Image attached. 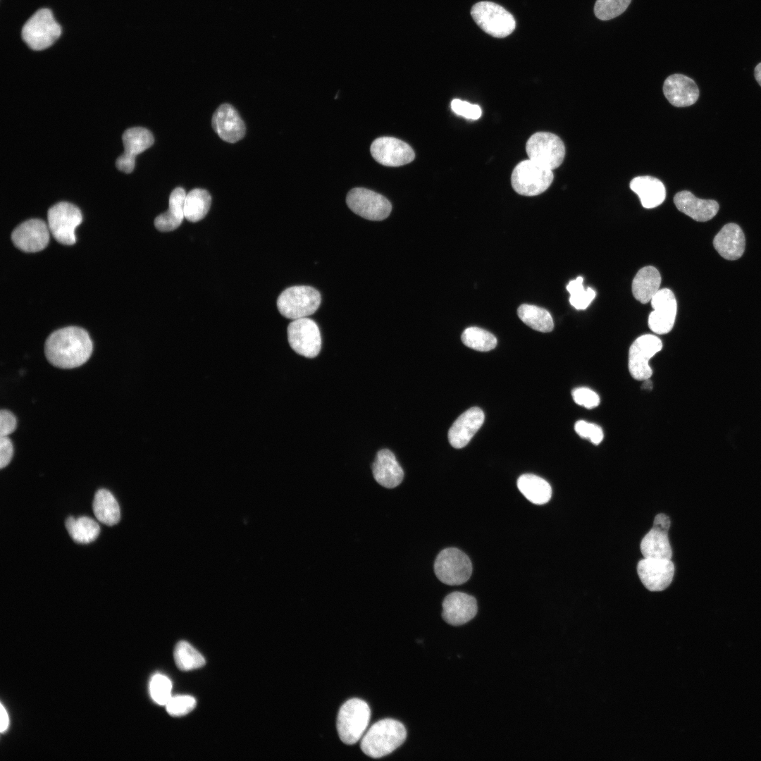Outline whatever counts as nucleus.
<instances>
[{
  "mask_svg": "<svg viewBox=\"0 0 761 761\" xmlns=\"http://www.w3.org/2000/svg\"><path fill=\"white\" fill-rule=\"evenodd\" d=\"M16 416L9 411L2 409L0 412V437L8 436L16 428Z\"/></svg>",
  "mask_w": 761,
  "mask_h": 761,
  "instance_id": "nucleus-44",
  "label": "nucleus"
},
{
  "mask_svg": "<svg viewBox=\"0 0 761 761\" xmlns=\"http://www.w3.org/2000/svg\"><path fill=\"white\" fill-rule=\"evenodd\" d=\"M375 480L382 486L393 488L401 483L404 471L395 454L388 449L378 452L372 465Z\"/></svg>",
  "mask_w": 761,
  "mask_h": 761,
  "instance_id": "nucleus-24",
  "label": "nucleus"
},
{
  "mask_svg": "<svg viewBox=\"0 0 761 761\" xmlns=\"http://www.w3.org/2000/svg\"><path fill=\"white\" fill-rule=\"evenodd\" d=\"M461 338L466 346L480 352H488L494 349L497 342L494 335L478 327L466 328Z\"/></svg>",
  "mask_w": 761,
  "mask_h": 761,
  "instance_id": "nucleus-36",
  "label": "nucleus"
},
{
  "mask_svg": "<svg viewBox=\"0 0 761 761\" xmlns=\"http://www.w3.org/2000/svg\"><path fill=\"white\" fill-rule=\"evenodd\" d=\"M630 188L638 196L642 206L645 209L660 206L666 198V189L662 182L650 175L633 178Z\"/></svg>",
  "mask_w": 761,
  "mask_h": 761,
  "instance_id": "nucleus-26",
  "label": "nucleus"
},
{
  "mask_svg": "<svg viewBox=\"0 0 761 761\" xmlns=\"http://www.w3.org/2000/svg\"><path fill=\"white\" fill-rule=\"evenodd\" d=\"M214 131L224 141L235 143L245 134V125L237 111L228 104L221 105L212 117Z\"/></svg>",
  "mask_w": 761,
  "mask_h": 761,
  "instance_id": "nucleus-21",
  "label": "nucleus"
},
{
  "mask_svg": "<svg viewBox=\"0 0 761 761\" xmlns=\"http://www.w3.org/2000/svg\"><path fill=\"white\" fill-rule=\"evenodd\" d=\"M661 276L652 266L641 268L632 282L633 297L642 304H646L660 290Z\"/></svg>",
  "mask_w": 761,
  "mask_h": 761,
  "instance_id": "nucleus-28",
  "label": "nucleus"
},
{
  "mask_svg": "<svg viewBox=\"0 0 761 761\" xmlns=\"http://www.w3.org/2000/svg\"><path fill=\"white\" fill-rule=\"evenodd\" d=\"M13 454V447L8 436L0 438V467L6 466L11 462Z\"/></svg>",
  "mask_w": 761,
  "mask_h": 761,
  "instance_id": "nucleus-45",
  "label": "nucleus"
},
{
  "mask_svg": "<svg viewBox=\"0 0 761 761\" xmlns=\"http://www.w3.org/2000/svg\"><path fill=\"white\" fill-rule=\"evenodd\" d=\"M124 152L117 159V168L125 173H131L135 163V157L150 147L154 143L151 132L142 127L126 130L122 137Z\"/></svg>",
  "mask_w": 761,
  "mask_h": 761,
  "instance_id": "nucleus-18",
  "label": "nucleus"
},
{
  "mask_svg": "<svg viewBox=\"0 0 761 761\" xmlns=\"http://www.w3.org/2000/svg\"><path fill=\"white\" fill-rule=\"evenodd\" d=\"M287 338L291 348L297 354L314 358L320 352L321 337L317 324L307 317L293 320L287 326Z\"/></svg>",
  "mask_w": 761,
  "mask_h": 761,
  "instance_id": "nucleus-13",
  "label": "nucleus"
},
{
  "mask_svg": "<svg viewBox=\"0 0 761 761\" xmlns=\"http://www.w3.org/2000/svg\"><path fill=\"white\" fill-rule=\"evenodd\" d=\"M92 341L83 328L68 326L55 330L44 344V353L53 366L73 369L84 364L91 357Z\"/></svg>",
  "mask_w": 761,
  "mask_h": 761,
  "instance_id": "nucleus-1",
  "label": "nucleus"
},
{
  "mask_svg": "<svg viewBox=\"0 0 761 761\" xmlns=\"http://www.w3.org/2000/svg\"><path fill=\"white\" fill-rule=\"evenodd\" d=\"M211 203L209 193L203 189H194L186 194L184 204L185 218L197 222L205 217Z\"/></svg>",
  "mask_w": 761,
  "mask_h": 761,
  "instance_id": "nucleus-34",
  "label": "nucleus"
},
{
  "mask_svg": "<svg viewBox=\"0 0 761 761\" xmlns=\"http://www.w3.org/2000/svg\"><path fill=\"white\" fill-rule=\"evenodd\" d=\"M407 738V731L400 722L384 719L374 723L364 734L360 743L363 753L372 757L385 756L400 747Z\"/></svg>",
  "mask_w": 761,
  "mask_h": 761,
  "instance_id": "nucleus-2",
  "label": "nucleus"
},
{
  "mask_svg": "<svg viewBox=\"0 0 761 761\" xmlns=\"http://www.w3.org/2000/svg\"><path fill=\"white\" fill-rule=\"evenodd\" d=\"M149 689L153 700L160 705H166L171 698L172 684L164 675H154L151 680Z\"/></svg>",
  "mask_w": 761,
  "mask_h": 761,
  "instance_id": "nucleus-39",
  "label": "nucleus"
},
{
  "mask_svg": "<svg viewBox=\"0 0 761 761\" xmlns=\"http://www.w3.org/2000/svg\"><path fill=\"white\" fill-rule=\"evenodd\" d=\"M48 225L41 219L24 221L11 234L15 246L25 252H37L44 249L49 240Z\"/></svg>",
  "mask_w": 761,
  "mask_h": 761,
  "instance_id": "nucleus-17",
  "label": "nucleus"
},
{
  "mask_svg": "<svg viewBox=\"0 0 761 761\" xmlns=\"http://www.w3.org/2000/svg\"><path fill=\"white\" fill-rule=\"evenodd\" d=\"M517 487L528 500L536 505L545 504L551 498L550 485L536 475L526 474L520 476Z\"/></svg>",
  "mask_w": 761,
  "mask_h": 761,
  "instance_id": "nucleus-29",
  "label": "nucleus"
},
{
  "mask_svg": "<svg viewBox=\"0 0 761 761\" xmlns=\"http://www.w3.org/2000/svg\"><path fill=\"white\" fill-rule=\"evenodd\" d=\"M321 302V294L315 288L306 285L292 286L279 295L277 307L283 316L295 320L313 314Z\"/></svg>",
  "mask_w": 761,
  "mask_h": 761,
  "instance_id": "nucleus-5",
  "label": "nucleus"
},
{
  "mask_svg": "<svg viewBox=\"0 0 761 761\" xmlns=\"http://www.w3.org/2000/svg\"><path fill=\"white\" fill-rule=\"evenodd\" d=\"M346 203L354 213L371 221H382L392 211V204L387 198L364 187L352 189L347 193Z\"/></svg>",
  "mask_w": 761,
  "mask_h": 761,
  "instance_id": "nucleus-11",
  "label": "nucleus"
},
{
  "mask_svg": "<svg viewBox=\"0 0 761 761\" xmlns=\"http://www.w3.org/2000/svg\"><path fill=\"white\" fill-rule=\"evenodd\" d=\"M66 527L72 539L81 544L93 542L100 533L98 523L87 516H70L66 521Z\"/></svg>",
  "mask_w": 761,
  "mask_h": 761,
  "instance_id": "nucleus-32",
  "label": "nucleus"
},
{
  "mask_svg": "<svg viewBox=\"0 0 761 761\" xmlns=\"http://www.w3.org/2000/svg\"><path fill=\"white\" fill-rule=\"evenodd\" d=\"M583 282V278L579 276L575 280L569 281L567 285V290L570 294L569 302L578 310L586 309L596 295L592 288L588 287L585 290Z\"/></svg>",
  "mask_w": 761,
  "mask_h": 761,
  "instance_id": "nucleus-37",
  "label": "nucleus"
},
{
  "mask_svg": "<svg viewBox=\"0 0 761 761\" xmlns=\"http://www.w3.org/2000/svg\"><path fill=\"white\" fill-rule=\"evenodd\" d=\"M574 429L580 437L589 440L595 445H599L604 437L601 427L595 423L583 420L576 421Z\"/></svg>",
  "mask_w": 761,
  "mask_h": 761,
  "instance_id": "nucleus-41",
  "label": "nucleus"
},
{
  "mask_svg": "<svg viewBox=\"0 0 761 761\" xmlns=\"http://www.w3.org/2000/svg\"><path fill=\"white\" fill-rule=\"evenodd\" d=\"M196 704V700L191 695H178L171 697L166 707L169 714L180 717L191 712Z\"/></svg>",
  "mask_w": 761,
  "mask_h": 761,
  "instance_id": "nucleus-40",
  "label": "nucleus"
},
{
  "mask_svg": "<svg viewBox=\"0 0 761 761\" xmlns=\"http://www.w3.org/2000/svg\"><path fill=\"white\" fill-rule=\"evenodd\" d=\"M554 178L552 170L527 159L519 162L513 169L511 183L518 194L536 196L545 192Z\"/></svg>",
  "mask_w": 761,
  "mask_h": 761,
  "instance_id": "nucleus-6",
  "label": "nucleus"
},
{
  "mask_svg": "<svg viewBox=\"0 0 761 761\" xmlns=\"http://www.w3.org/2000/svg\"><path fill=\"white\" fill-rule=\"evenodd\" d=\"M477 610L475 598L464 593L453 592L443 602L442 617L447 624L459 626L471 620Z\"/></svg>",
  "mask_w": 761,
  "mask_h": 761,
  "instance_id": "nucleus-19",
  "label": "nucleus"
},
{
  "mask_svg": "<svg viewBox=\"0 0 761 761\" xmlns=\"http://www.w3.org/2000/svg\"><path fill=\"white\" fill-rule=\"evenodd\" d=\"M434 571L441 582L452 586L460 585L470 578L472 564L464 552L455 547H449L438 555Z\"/></svg>",
  "mask_w": 761,
  "mask_h": 761,
  "instance_id": "nucleus-9",
  "label": "nucleus"
},
{
  "mask_svg": "<svg viewBox=\"0 0 761 761\" xmlns=\"http://www.w3.org/2000/svg\"><path fill=\"white\" fill-rule=\"evenodd\" d=\"M371 717V709L364 700L352 698L340 708L337 730L340 740L347 745L356 743L364 736Z\"/></svg>",
  "mask_w": 761,
  "mask_h": 761,
  "instance_id": "nucleus-3",
  "label": "nucleus"
},
{
  "mask_svg": "<svg viewBox=\"0 0 761 761\" xmlns=\"http://www.w3.org/2000/svg\"><path fill=\"white\" fill-rule=\"evenodd\" d=\"M641 551L645 558L671 559L672 550L667 532L652 527L642 539Z\"/></svg>",
  "mask_w": 761,
  "mask_h": 761,
  "instance_id": "nucleus-30",
  "label": "nucleus"
},
{
  "mask_svg": "<svg viewBox=\"0 0 761 761\" xmlns=\"http://www.w3.org/2000/svg\"><path fill=\"white\" fill-rule=\"evenodd\" d=\"M662 348V340L652 334H645L637 338L629 351V371L637 380H645L652 375L649 361Z\"/></svg>",
  "mask_w": 761,
  "mask_h": 761,
  "instance_id": "nucleus-12",
  "label": "nucleus"
},
{
  "mask_svg": "<svg viewBox=\"0 0 761 761\" xmlns=\"http://www.w3.org/2000/svg\"><path fill=\"white\" fill-rule=\"evenodd\" d=\"M517 314L525 324L537 331L547 333L554 328L551 314L543 308L524 304L518 308Z\"/></svg>",
  "mask_w": 761,
  "mask_h": 761,
  "instance_id": "nucleus-33",
  "label": "nucleus"
},
{
  "mask_svg": "<svg viewBox=\"0 0 761 761\" xmlns=\"http://www.w3.org/2000/svg\"><path fill=\"white\" fill-rule=\"evenodd\" d=\"M92 509L98 521L108 526L116 524L120 518L119 505L112 495L106 489H100L95 493Z\"/></svg>",
  "mask_w": 761,
  "mask_h": 761,
  "instance_id": "nucleus-31",
  "label": "nucleus"
},
{
  "mask_svg": "<svg viewBox=\"0 0 761 761\" xmlns=\"http://www.w3.org/2000/svg\"><path fill=\"white\" fill-rule=\"evenodd\" d=\"M481 409L471 407L462 413L453 423L448 432L450 445L457 449L465 447L479 430L484 421Z\"/></svg>",
  "mask_w": 761,
  "mask_h": 761,
  "instance_id": "nucleus-22",
  "label": "nucleus"
},
{
  "mask_svg": "<svg viewBox=\"0 0 761 761\" xmlns=\"http://www.w3.org/2000/svg\"><path fill=\"white\" fill-rule=\"evenodd\" d=\"M671 521L667 515L664 514H658L654 519L653 527L658 529L668 531L670 527Z\"/></svg>",
  "mask_w": 761,
  "mask_h": 761,
  "instance_id": "nucleus-46",
  "label": "nucleus"
},
{
  "mask_svg": "<svg viewBox=\"0 0 761 761\" xmlns=\"http://www.w3.org/2000/svg\"><path fill=\"white\" fill-rule=\"evenodd\" d=\"M61 27L56 21L51 10L41 8L25 23L22 29L24 42L33 50L40 51L51 47L61 36Z\"/></svg>",
  "mask_w": 761,
  "mask_h": 761,
  "instance_id": "nucleus-4",
  "label": "nucleus"
},
{
  "mask_svg": "<svg viewBox=\"0 0 761 761\" xmlns=\"http://www.w3.org/2000/svg\"><path fill=\"white\" fill-rule=\"evenodd\" d=\"M451 109L456 114L471 120L478 119L482 113L478 105L472 104L458 99H453L451 101Z\"/></svg>",
  "mask_w": 761,
  "mask_h": 761,
  "instance_id": "nucleus-43",
  "label": "nucleus"
},
{
  "mask_svg": "<svg viewBox=\"0 0 761 761\" xmlns=\"http://www.w3.org/2000/svg\"><path fill=\"white\" fill-rule=\"evenodd\" d=\"M571 396L577 404L589 409L598 407L600 402L599 395L593 390L586 387L574 389Z\"/></svg>",
  "mask_w": 761,
  "mask_h": 761,
  "instance_id": "nucleus-42",
  "label": "nucleus"
},
{
  "mask_svg": "<svg viewBox=\"0 0 761 761\" xmlns=\"http://www.w3.org/2000/svg\"><path fill=\"white\" fill-rule=\"evenodd\" d=\"M653 311L648 316V326L657 334L668 333L674 327L677 303L673 292L668 288L660 289L651 299Z\"/></svg>",
  "mask_w": 761,
  "mask_h": 761,
  "instance_id": "nucleus-15",
  "label": "nucleus"
},
{
  "mask_svg": "<svg viewBox=\"0 0 761 761\" xmlns=\"http://www.w3.org/2000/svg\"><path fill=\"white\" fill-rule=\"evenodd\" d=\"M637 572L647 589L661 591L672 583L674 565L671 559L644 557L638 563Z\"/></svg>",
  "mask_w": 761,
  "mask_h": 761,
  "instance_id": "nucleus-16",
  "label": "nucleus"
},
{
  "mask_svg": "<svg viewBox=\"0 0 761 761\" xmlns=\"http://www.w3.org/2000/svg\"><path fill=\"white\" fill-rule=\"evenodd\" d=\"M529 159L554 170L563 162L565 147L557 135L548 132H538L532 135L526 144Z\"/></svg>",
  "mask_w": 761,
  "mask_h": 761,
  "instance_id": "nucleus-8",
  "label": "nucleus"
},
{
  "mask_svg": "<svg viewBox=\"0 0 761 761\" xmlns=\"http://www.w3.org/2000/svg\"><path fill=\"white\" fill-rule=\"evenodd\" d=\"M471 15L485 32L494 37H505L516 27L513 16L501 6L493 2L481 1L474 4Z\"/></svg>",
  "mask_w": 761,
  "mask_h": 761,
  "instance_id": "nucleus-7",
  "label": "nucleus"
},
{
  "mask_svg": "<svg viewBox=\"0 0 761 761\" xmlns=\"http://www.w3.org/2000/svg\"><path fill=\"white\" fill-rule=\"evenodd\" d=\"M48 227L53 237L61 244L73 245L75 230L82 221L80 210L69 202H59L47 212Z\"/></svg>",
  "mask_w": 761,
  "mask_h": 761,
  "instance_id": "nucleus-10",
  "label": "nucleus"
},
{
  "mask_svg": "<svg viewBox=\"0 0 761 761\" xmlns=\"http://www.w3.org/2000/svg\"><path fill=\"white\" fill-rule=\"evenodd\" d=\"M174 660L178 669L189 671L205 664L204 657L188 642L181 641L174 650Z\"/></svg>",
  "mask_w": 761,
  "mask_h": 761,
  "instance_id": "nucleus-35",
  "label": "nucleus"
},
{
  "mask_svg": "<svg viewBox=\"0 0 761 761\" xmlns=\"http://www.w3.org/2000/svg\"><path fill=\"white\" fill-rule=\"evenodd\" d=\"M0 715H1L0 730H1V732H4V731L6 730V729L8 727V714H7L6 710L4 709V706L2 705H1Z\"/></svg>",
  "mask_w": 761,
  "mask_h": 761,
  "instance_id": "nucleus-47",
  "label": "nucleus"
},
{
  "mask_svg": "<svg viewBox=\"0 0 761 761\" xmlns=\"http://www.w3.org/2000/svg\"><path fill=\"white\" fill-rule=\"evenodd\" d=\"M186 193L183 188L176 187L171 193L169 206L166 212L154 220L156 228L161 232L172 231L178 228L185 218L184 204Z\"/></svg>",
  "mask_w": 761,
  "mask_h": 761,
  "instance_id": "nucleus-27",
  "label": "nucleus"
},
{
  "mask_svg": "<svg viewBox=\"0 0 761 761\" xmlns=\"http://www.w3.org/2000/svg\"><path fill=\"white\" fill-rule=\"evenodd\" d=\"M373 158L379 163L397 167L412 162L415 158L412 148L404 141L392 137L376 139L370 148Z\"/></svg>",
  "mask_w": 761,
  "mask_h": 761,
  "instance_id": "nucleus-14",
  "label": "nucleus"
},
{
  "mask_svg": "<svg viewBox=\"0 0 761 761\" xmlns=\"http://www.w3.org/2000/svg\"><path fill=\"white\" fill-rule=\"evenodd\" d=\"M674 203L681 212L699 222L712 219L719 208L715 200L699 199L688 190L677 192Z\"/></svg>",
  "mask_w": 761,
  "mask_h": 761,
  "instance_id": "nucleus-23",
  "label": "nucleus"
},
{
  "mask_svg": "<svg viewBox=\"0 0 761 761\" xmlns=\"http://www.w3.org/2000/svg\"><path fill=\"white\" fill-rule=\"evenodd\" d=\"M754 76L757 83L761 87V63H758L754 70Z\"/></svg>",
  "mask_w": 761,
  "mask_h": 761,
  "instance_id": "nucleus-48",
  "label": "nucleus"
},
{
  "mask_svg": "<svg viewBox=\"0 0 761 761\" xmlns=\"http://www.w3.org/2000/svg\"><path fill=\"white\" fill-rule=\"evenodd\" d=\"M663 93L669 102L676 107L693 105L699 97V89L694 80L682 74L669 75L664 82Z\"/></svg>",
  "mask_w": 761,
  "mask_h": 761,
  "instance_id": "nucleus-20",
  "label": "nucleus"
},
{
  "mask_svg": "<svg viewBox=\"0 0 761 761\" xmlns=\"http://www.w3.org/2000/svg\"><path fill=\"white\" fill-rule=\"evenodd\" d=\"M713 245L725 259H738L745 250V240L743 230L736 223L726 224L715 235Z\"/></svg>",
  "mask_w": 761,
  "mask_h": 761,
  "instance_id": "nucleus-25",
  "label": "nucleus"
},
{
  "mask_svg": "<svg viewBox=\"0 0 761 761\" xmlns=\"http://www.w3.org/2000/svg\"><path fill=\"white\" fill-rule=\"evenodd\" d=\"M631 0H597L594 6L595 16L602 20L612 19L621 14Z\"/></svg>",
  "mask_w": 761,
  "mask_h": 761,
  "instance_id": "nucleus-38",
  "label": "nucleus"
}]
</instances>
